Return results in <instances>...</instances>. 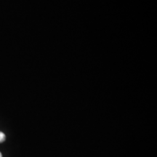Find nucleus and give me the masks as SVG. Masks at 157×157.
<instances>
[{
    "mask_svg": "<svg viewBox=\"0 0 157 157\" xmlns=\"http://www.w3.org/2000/svg\"><path fill=\"white\" fill-rule=\"evenodd\" d=\"M5 138H6L5 135L4 134L3 132H0V143L4 142V141L5 140Z\"/></svg>",
    "mask_w": 157,
    "mask_h": 157,
    "instance_id": "obj_1",
    "label": "nucleus"
},
{
    "mask_svg": "<svg viewBox=\"0 0 157 157\" xmlns=\"http://www.w3.org/2000/svg\"><path fill=\"white\" fill-rule=\"evenodd\" d=\"M0 157H2V154H1V152H0Z\"/></svg>",
    "mask_w": 157,
    "mask_h": 157,
    "instance_id": "obj_2",
    "label": "nucleus"
}]
</instances>
